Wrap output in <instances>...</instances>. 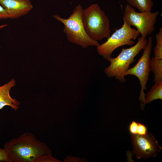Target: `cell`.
Returning <instances> with one entry per match:
<instances>
[{"instance_id":"9a60e30c","label":"cell","mask_w":162,"mask_h":162,"mask_svg":"<svg viewBox=\"0 0 162 162\" xmlns=\"http://www.w3.org/2000/svg\"><path fill=\"white\" fill-rule=\"evenodd\" d=\"M148 132V129L146 126L142 123L138 122L137 134L144 135H146Z\"/></svg>"},{"instance_id":"30bf717a","label":"cell","mask_w":162,"mask_h":162,"mask_svg":"<svg viewBox=\"0 0 162 162\" xmlns=\"http://www.w3.org/2000/svg\"><path fill=\"white\" fill-rule=\"evenodd\" d=\"M15 85L16 82L12 79L7 83L0 86V110L6 106H9L15 111L19 108L20 102L12 98L10 94L11 89Z\"/></svg>"},{"instance_id":"277c9868","label":"cell","mask_w":162,"mask_h":162,"mask_svg":"<svg viewBox=\"0 0 162 162\" xmlns=\"http://www.w3.org/2000/svg\"><path fill=\"white\" fill-rule=\"evenodd\" d=\"M82 17L86 31L93 40L98 41L110 36L109 19L98 4H92L83 9Z\"/></svg>"},{"instance_id":"d6986e66","label":"cell","mask_w":162,"mask_h":162,"mask_svg":"<svg viewBox=\"0 0 162 162\" xmlns=\"http://www.w3.org/2000/svg\"><path fill=\"white\" fill-rule=\"evenodd\" d=\"M0 161L10 162L6 151L4 148H0Z\"/></svg>"},{"instance_id":"9c48e42d","label":"cell","mask_w":162,"mask_h":162,"mask_svg":"<svg viewBox=\"0 0 162 162\" xmlns=\"http://www.w3.org/2000/svg\"><path fill=\"white\" fill-rule=\"evenodd\" d=\"M0 4L12 19L26 15L33 8L30 0H0Z\"/></svg>"},{"instance_id":"8992f818","label":"cell","mask_w":162,"mask_h":162,"mask_svg":"<svg viewBox=\"0 0 162 162\" xmlns=\"http://www.w3.org/2000/svg\"><path fill=\"white\" fill-rule=\"evenodd\" d=\"M159 14L158 11L138 12L134 8L127 4L124 8L123 20L129 25L136 27L141 37L146 38L148 35L154 31V25Z\"/></svg>"},{"instance_id":"7a4b0ae2","label":"cell","mask_w":162,"mask_h":162,"mask_svg":"<svg viewBox=\"0 0 162 162\" xmlns=\"http://www.w3.org/2000/svg\"><path fill=\"white\" fill-rule=\"evenodd\" d=\"M83 10L82 6L78 4L67 18L64 19L57 14L52 16L63 24V31L69 42L83 48L89 46L97 47L99 44L88 36L84 28L82 17Z\"/></svg>"},{"instance_id":"2e32d148","label":"cell","mask_w":162,"mask_h":162,"mask_svg":"<svg viewBox=\"0 0 162 162\" xmlns=\"http://www.w3.org/2000/svg\"><path fill=\"white\" fill-rule=\"evenodd\" d=\"M138 122L133 121L129 124L128 126V130L131 135L137 134Z\"/></svg>"},{"instance_id":"7c38bea8","label":"cell","mask_w":162,"mask_h":162,"mask_svg":"<svg viewBox=\"0 0 162 162\" xmlns=\"http://www.w3.org/2000/svg\"><path fill=\"white\" fill-rule=\"evenodd\" d=\"M158 99H162V81L154 83L149 92L145 95V104L149 103Z\"/></svg>"},{"instance_id":"8fae6325","label":"cell","mask_w":162,"mask_h":162,"mask_svg":"<svg viewBox=\"0 0 162 162\" xmlns=\"http://www.w3.org/2000/svg\"><path fill=\"white\" fill-rule=\"evenodd\" d=\"M150 66L151 71L154 74V83L162 81V59L152 57L150 59Z\"/></svg>"},{"instance_id":"e0dca14e","label":"cell","mask_w":162,"mask_h":162,"mask_svg":"<svg viewBox=\"0 0 162 162\" xmlns=\"http://www.w3.org/2000/svg\"><path fill=\"white\" fill-rule=\"evenodd\" d=\"M59 162V160L53 158L51 154L45 155L43 156L39 160V162Z\"/></svg>"},{"instance_id":"5b68a950","label":"cell","mask_w":162,"mask_h":162,"mask_svg":"<svg viewBox=\"0 0 162 162\" xmlns=\"http://www.w3.org/2000/svg\"><path fill=\"white\" fill-rule=\"evenodd\" d=\"M122 26L116 30L104 43L97 47V52L100 56L107 60L111 57L113 52L117 48L124 45L131 46L134 40L140 34L137 30L132 28L124 20Z\"/></svg>"},{"instance_id":"5bb4252c","label":"cell","mask_w":162,"mask_h":162,"mask_svg":"<svg viewBox=\"0 0 162 162\" xmlns=\"http://www.w3.org/2000/svg\"><path fill=\"white\" fill-rule=\"evenodd\" d=\"M156 44L154 49V56L162 59V28L160 27L155 37Z\"/></svg>"},{"instance_id":"44dd1931","label":"cell","mask_w":162,"mask_h":162,"mask_svg":"<svg viewBox=\"0 0 162 162\" xmlns=\"http://www.w3.org/2000/svg\"><path fill=\"white\" fill-rule=\"evenodd\" d=\"M7 25V24H5L0 26V29L4 28V27L6 26Z\"/></svg>"},{"instance_id":"6da1fadb","label":"cell","mask_w":162,"mask_h":162,"mask_svg":"<svg viewBox=\"0 0 162 162\" xmlns=\"http://www.w3.org/2000/svg\"><path fill=\"white\" fill-rule=\"evenodd\" d=\"M4 146L10 162H39L43 156L52 154L46 144L28 132L10 140Z\"/></svg>"},{"instance_id":"ac0fdd59","label":"cell","mask_w":162,"mask_h":162,"mask_svg":"<svg viewBox=\"0 0 162 162\" xmlns=\"http://www.w3.org/2000/svg\"><path fill=\"white\" fill-rule=\"evenodd\" d=\"M87 161L85 158L70 156H67L64 160V162H87Z\"/></svg>"},{"instance_id":"52a82bcc","label":"cell","mask_w":162,"mask_h":162,"mask_svg":"<svg viewBox=\"0 0 162 162\" xmlns=\"http://www.w3.org/2000/svg\"><path fill=\"white\" fill-rule=\"evenodd\" d=\"M152 44V37L148 38L146 45L143 49L142 56L137 63L132 68H129L126 72L125 76L133 75L138 79L141 87L139 100L141 101L140 108L142 110L145 104V95L144 91L147 89L146 84L151 71L150 62Z\"/></svg>"},{"instance_id":"3957f363","label":"cell","mask_w":162,"mask_h":162,"mask_svg":"<svg viewBox=\"0 0 162 162\" xmlns=\"http://www.w3.org/2000/svg\"><path fill=\"white\" fill-rule=\"evenodd\" d=\"M147 43L146 38L141 37L135 45L129 48H122L116 57L109 58L107 60L110 62V64L104 70L105 74L108 77L115 78L122 83L125 82L126 72L130 68V65L135 61V57Z\"/></svg>"},{"instance_id":"ffe728a7","label":"cell","mask_w":162,"mask_h":162,"mask_svg":"<svg viewBox=\"0 0 162 162\" xmlns=\"http://www.w3.org/2000/svg\"><path fill=\"white\" fill-rule=\"evenodd\" d=\"M8 18V15L4 8L0 4V20Z\"/></svg>"},{"instance_id":"ba28073f","label":"cell","mask_w":162,"mask_h":162,"mask_svg":"<svg viewBox=\"0 0 162 162\" xmlns=\"http://www.w3.org/2000/svg\"><path fill=\"white\" fill-rule=\"evenodd\" d=\"M131 136L133 149L130 154H134L138 159L154 157L161 149L158 141L149 132L144 135Z\"/></svg>"},{"instance_id":"4fadbf2b","label":"cell","mask_w":162,"mask_h":162,"mask_svg":"<svg viewBox=\"0 0 162 162\" xmlns=\"http://www.w3.org/2000/svg\"><path fill=\"white\" fill-rule=\"evenodd\" d=\"M128 4L140 12L151 11L153 6L152 0H125Z\"/></svg>"}]
</instances>
